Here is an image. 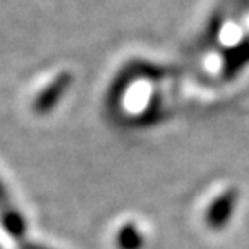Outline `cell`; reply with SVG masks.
<instances>
[{
  "instance_id": "1",
  "label": "cell",
  "mask_w": 249,
  "mask_h": 249,
  "mask_svg": "<svg viewBox=\"0 0 249 249\" xmlns=\"http://www.w3.org/2000/svg\"><path fill=\"white\" fill-rule=\"evenodd\" d=\"M71 82H73V74L68 73V71L57 74V76L36 95L35 101H33V111H35V114L43 116V114L51 113L52 109L61 102L62 95H64L66 90L71 87Z\"/></svg>"
},
{
  "instance_id": "4",
  "label": "cell",
  "mask_w": 249,
  "mask_h": 249,
  "mask_svg": "<svg viewBox=\"0 0 249 249\" xmlns=\"http://www.w3.org/2000/svg\"><path fill=\"white\" fill-rule=\"evenodd\" d=\"M0 199H4V191H2V185H0Z\"/></svg>"
},
{
  "instance_id": "2",
  "label": "cell",
  "mask_w": 249,
  "mask_h": 249,
  "mask_svg": "<svg viewBox=\"0 0 249 249\" xmlns=\"http://www.w3.org/2000/svg\"><path fill=\"white\" fill-rule=\"evenodd\" d=\"M239 201V192L235 189H229L222 196H218L204 214V222L211 230H222L230 222L235 206Z\"/></svg>"
},
{
  "instance_id": "3",
  "label": "cell",
  "mask_w": 249,
  "mask_h": 249,
  "mask_svg": "<svg viewBox=\"0 0 249 249\" xmlns=\"http://www.w3.org/2000/svg\"><path fill=\"white\" fill-rule=\"evenodd\" d=\"M121 239H123L126 248H137V246H140V233H137L133 227H126L123 230V233H121Z\"/></svg>"
}]
</instances>
